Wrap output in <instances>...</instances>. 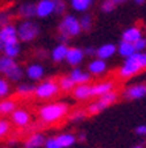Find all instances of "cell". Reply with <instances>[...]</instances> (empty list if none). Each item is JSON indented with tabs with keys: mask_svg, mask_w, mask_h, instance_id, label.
Listing matches in <instances>:
<instances>
[{
	"mask_svg": "<svg viewBox=\"0 0 146 148\" xmlns=\"http://www.w3.org/2000/svg\"><path fill=\"white\" fill-rule=\"evenodd\" d=\"M115 8H116V4H115L113 0H103V3H101V5H100L101 12H104V13L113 12V9Z\"/></svg>",
	"mask_w": 146,
	"mask_h": 148,
	"instance_id": "e575fe53",
	"label": "cell"
},
{
	"mask_svg": "<svg viewBox=\"0 0 146 148\" xmlns=\"http://www.w3.org/2000/svg\"><path fill=\"white\" fill-rule=\"evenodd\" d=\"M34 90H36V85L28 83V82H22L16 87V92H17V95H20V97L32 95V94H34Z\"/></svg>",
	"mask_w": 146,
	"mask_h": 148,
	"instance_id": "d4e9b609",
	"label": "cell"
},
{
	"mask_svg": "<svg viewBox=\"0 0 146 148\" xmlns=\"http://www.w3.org/2000/svg\"><path fill=\"white\" fill-rule=\"evenodd\" d=\"M91 87H92V97H101L103 94L113 90L115 83L112 81H101V82H97L95 85H91Z\"/></svg>",
	"mask_w": 146,
	"mask_h": 148,
	"instance_id": "2e32d148",
	"label": "cell"
},
{
	"mask_svg": "<svg viewBox=\"0 0 146 148\" xmlns=\"http://www.w3.org/2000/svg\"><path fill=\"white\" fill-rule=\"evenodd\" d=\"M67 4L65 0H54V13L57 15H63L66 12Z\"/></svg>",
	"mask_w": 146,
	"mask_h": 148,
	"instance_id": "836d02e7",
	"label": "cell"
},
{
	"mask_svg": "<svg viewBox=\"0 0 146 148\" xmlns=\"http://www.w3.org/2000/svg\"><path fill=\"white\" fill-rule=\"evenodd\" d=\"M107 107H108V106H107L100 98H97L95 102H91V103L88 105V107H87V112L91 114V115H96V114H99V112H101V111H104Z\"/></svg>",
	"mask_w": 146,
	"mask_h": 148,
	"instance_id": "4316f807",
	"label": "cell"
},
{
	"mask_svg": "<svg viewBox=\"0 0 146 148\" xmlns=\"http://www.w3.org/2000/svg\"><path fill=\"white\" fill-rule=\"evenodd\" d=\"M79 23H80V27H82V31L90 32L92 29L94 20H92V16L90 15V13H84V15L79 18Z\"/></svg>",
	"mask_w": 146,
	"mask_h": 148,
	"instance_id": "f546056e",
	"label": "cell"
},
{
	"mask_svg": "<svg viewBox=\"0 0 146 148\" xmlns=\"http://www.w3.org/2000/svg\"><path fill=\"white\" fill-rule=\"evenodd\" d=\"M46 56H48V52H46L45 49L37 50V57H38V58H46Z\"/></svg>",
	"mask_w": 146,
	"mask_h": 148,
	"instance_id": "ee69618b",
	"label": "cell"
},
{
	"mask_svg": "<svg viewBox=\"0 0 146 148\" xmlns=\"http://www.w3.org/2000/svg\"><path fill=\"white\" fill-rule=\"evenodd\" d=\"M11 131V124L8 120L0 119V139L4 138L5 135H8V132Z\"/></svg>",
	"mask_w": 146,
	"mask_h": 148,
	"instance_id": "d590c367",
	"label": "cell"
},
{
	"mask_svg": "<svg viewBox=\"0 0 146 148\" xmlns=\"http://www.w3.org/2000/svg\"><path fill=\"white\" fill-rule=\"evenodd\" d=\"M11 20H12L11 11H0V25L11 24Z\"/></svg>",
	"mask_w": 146,
	"mask_h": 148,
	"instance_id": "8d00e7d4",
	"label": "cell"
},
{
	"mask_svg": "<svg viewBox=\"0 0 146 148\" xmlns=\"http://www.w3.org/2000/svg\"><path fill=\"white\" fill-rule=\"evenodd\" d=\"M58 86H59V90H62V91H73L76 85L70 75H63V77L58 79Z\"/></svg>",
	"mask_w": 146,
	"mask_h": 148,
	"instance_id": "484cf974",
	"label": "cell"
},
{
	"mask_svg": "<svg viewBox=\"0 0 146 148\" xmlns=\"http://www.w3.org/2000/svg\"><path fill=\"white\" fill-rule=\"evenodd\" d=\"M133 45H134L136 52H145V49H146V38L142 36L141 38H138L136 42H133Z\"/></svg>",
	"mask_w": 146,
	"mask_h": 148,
	"instance_id": "74e56055",
	"label": "cell"
},
{
	"mask_svg": "<svg viewBox=\"0 0 146 148\" xmlns=\"http://www.w3.org/2000/svg\"><path fill=\"white\" fill-rule=\"evenodd\" d=\"M116 52H117V46H116L115 44H111V42L103 44L101 46L96 48V57L107 61L108 58L113 57V56L116 54Z\"/></svg>",
	"mask_w": 146,
	"mask_h": 148,
	"instance_id": "9a60e30c",
	"label": "cell"
},
{
	"mask_svg": "<svg viewBox=\"0 0 146 148\" xmlns=\"http://www.w3.org/2000/svg\"><path fill=\"white\" fill-rule=\"evenodd\" d=\"M87 110H83V108H76V110H74L73 112H70V115H69V119L71 120V122H80V120H83L86 116H87Z\"/></svg>",
	"mask_w": 146,
	"mask_h": 148,
	"instance_id": "1f68e13d",
	"label": "cell"
},
{
	"mask_svg": "<svg viewBox=\"0 0 146 148\" xmlns=\"http://www.w3.org/2000/svg\"><path fill=\"white\" fill-rule=\"evenodd\" d=\"M133 3H136L137 5H141V4L145 3V0H133Z\"/></svg>",
	"mask_w": 146,
	"mask_h": 148,
	"instance_id": "7dc6e473",
	"label": "cell"
},
{
	"mask_svg": "<svg viewBox=\"0 0 146 148\" xmlns=\"http://www.w3.org/2000/svg\"><path fill=\"white\" fill-rule=\"evenodd\" d=\"M11 92V86L9 82L7 81V78L0 77V99L8 97V94Z\"/></svg>",
	"mask_w": 146,
	"mask_h": 148,
	"instance_id": "d6a6232c",
	"label": "cell"
},
{
	"mask_svg": "<svg viewBox=\"0 0 146 148\" xmlns=\"http://www.w3.org/2000/svg\"><path fill=\"white\" fill-rule=\"evenodd\" d=\"M40 34V25L34 20H22L17 27V36L21 42H31Z\"/></svg>",
	"mask_w": 146,
	"mask_h": 148,
	"instance_id": "3957f363",
	"label": "cell"
},
{
	"mask_svg": "<svg viewBox=\"0 0 146 148\" xmlns=\"http://www.w3.org/2000/svg\"><path fill=\"white\" fill-rule=\"evenodd\" d=\"M54 13V0H38L36 4V16L45 18Z\"/></svg>",
	"mask_w": 146,
	"mask_h": 148,
	"instance_id": "30bf717a",
	"label": "cell"
},
{
	"mask_svg": "<svg viewBox=\"0 0 146 148\" xmlns=\"http://www.w3.org/2000/svg\"><path fill=\"white\" fill-rule=\"evenodd\" d=\"M117 53L124 58H128V57H130L132 54L136 53V49H134V45L132 42L121 40L119 42V45H117Z\"/></svg>",
	"mask_w": 146,
	"mask_h": 148,
	"instance_id": "603a6c76",
	"label": "cell"
},
{
	"mask_svg": "<svg viewBox=\"0 0 146 148\" xmlns=\"http://www.w3.org/2000/svg\"><path fill=\"white\" fill-rule=\"evenodd\" d=\"M17 15L24 20H31L36 16V4L33 3H22L17 8Z\"/></svg>",
	"mask_w": 146,
	"mask_h": 148,
	"instance_id": "d6986e66",
	"label": "cell"
},
{
	"mask_svg": "<svg viewBox=\"0 0 146 148\" xmlns=\"http://www.w3.org/2000/svg\"><path fill=\"white\" fill-rule=\"evenodd\" d=\"M69 75L73 78V81L75 82V85L90 83V81H91V74H90L88 71H84V70H82V69L76 68V66L71 70V73L69 74Z\"/></svg>",
	"mask_w": 146,
	"mask_h": 148,
	"instance_id": "ac0fdd59",
	"label": "cell"
},
{
	"mask_svg": "<svg viewBox=\"0 0 146 148\" xmlns=\"http://www.w3.org/2000/svg\"><path fill=\"white\" fill-rule=\"evenodd\" d=\"M58 41H59V44H67L69 41H70V37L59 33V34H58Z\"/></svg>",
	"mask_w": 146,
	"mask_h": 148,
	"instance_id": "7bdbcfd3",
	"label": "cell"
},
{
	"mask_svg": "<svg viewBox=\"0 0 146 148\" xmlns=\"http://www.w3.org/2000/svg\"><path fill=\"white\" fill-rule=\"evenodd\" d=\"M74 98L78 101H86L92 97V87L90 83H82V85H76L73 90Z\"/></svg>",
	"mask_w": 146,
	"mask_h": 148,
	"instance_id": "5bb4252c",
	"label": "cell"
},
{
	"mask_svg": "<svg viewBox=\"0 0 146 148\" xmlns=\"http://www.w3.org/2000/svg\"><path fill=\"white\" fill-rule=\"evenodd\" d=\"M99 98H100L107 106H111V105H113V103L117 101L119 95H117V92H116L115 90H111V91H108V92H105V94H103V95L99 97Z\"/></svg>",
	"mask_w": 146,
	"mask_h": 148,
	"instance_id": "4dcf8cb0",
	"label": "cell"
},
{
	"mask_svg": "<svg viewBox=\"0 0 146 148\" xmlns=\"http://www.w3.org/2000/svg\"><path fill=\"white\" fill-rule=\"evenodd\" d=\"M67 114H69V105L63 102H53V103L43 105L38 111L41 122L46 124L57 123L63 119Z\"/></svg>",
	"mask_w": 146,
	"mask_h": 148,
	"instance_id": "6da1fadb",
	"label": "cell"
},
{
	"mask_svg": "<svg viewBox=\"0 0 146 148\" xmlns=\"http://www.w3.org/2000/svg\"><path fill=\"white\" fill-rule=\"evenodd\" d=\"M11 119L12 123L17 127H28L31 124L32 116L29 114V111H26L25 108H16L11 114Z\"/></svg>",
	"mask_w": 146,
	"mask_h": 148,
	"instance_id": "9c48e42d",
	"label": "cell"
},
{
	"mask_svg": "<svg viewBox=\"0 0 146 148\" xmlns=\"http://www.w3.org/2000/svg\"><path fill=\"white\" fill-rule=\"evenodd\" d=\"M108 69V65H107L105 60H101V58H95L92 61L88 62L87 65V71H88L91 75H101L104 74Z\"/></svg>",
	"mask_w": 146,
	"mask_h": 148,
	"instance_id": "4fadbf2b",
	"label": "cell"
},
{
	"mask_svg": "<svg viewBox=\"0 0 146 148\" xmlns=\"http://www.w3.org/2000/svg\"><path fill=\"white\" fill-rule=\"evenodd\" d=\"M3 53L7 57L11 58H16L20 54V45L18 44H12V45H4L3 48Z\"/></svg>",
	"mask_w": 146,
	"mask_h": 148,
	"instance_id": "f1b7e54d",
	"label": "cell"
},
{
	"mask_svg": "<svg viewBox=\"0 0 146 148\" xmlns=\"http://www.w3.org/2000/svg\"><path fill=\"white\" fill-rule=\"evenodd\" d=\"M136 131V134H137L138 136H146V124H140V126H137V128L134 130Z\"/></svg>",
	"mask_w": 146,
	"mask_h": 148,
	"instance_id": "b9f144b4",
	"label": "cell"
},
{
	"mask_svg": "<svg viewBox=\"0 0 146 148\" xmlns=\"http://www.w3.org/2000/svg\"><path fill=\"white\" fill-rule=\"evenodd\" d=\"M25 75L32 81H40L45 75V68L38 62H33L29 64L25 69Z\"/></svg>",
	"mask_w": 146,
	"mask_h": 148,
	"instance_id": "8fae6325",
	"label": "cell"
},
{
	"mask_svg": "<svg viewBox=\"0 0 146 148\" xmlns=\"http://www.w3.org/2000/svg\"><path fill=\"white\" fill-rule=\"evenodd\" d=\"M94 0H71V8L76 12H86L92 5Z\"/></svg>",
	"mask_w": 146,
	"mask_h": 148,
	"instance_id": "83f0119b",
	"label": "cell"
},
{
	"mask_svg": "<svg viewBox=\"0 0 146 148\" xmlns=\"http://www.w3.org/2000/svg\"><path fill=\"white\" fill-rule=\"evenodd\" d=\"M113 1H115L116 5H119V4H124V3H126V1H129V0H113Z\"/></svg>",
	"mask_w": 146,
	"mask_h": 148,
	"instance_id": "bcb514c9",
	"label": "cell"
},
{
	"mask_svg": "<svg viewBox=\"0 0 146 148\" xmlns=\"http://www.w3.org/2000/svg\"><path fill=\"white\" fill-rule=\"evenodd\" d=\"M141 70H142V66H141V64H140L137 52H136L134 54H132L130 57L125 58L122 66L119 69V75L122 79H128V78H132L133 75L138 74Z\"/></svg>",
	"mask_w": 146,
	"mask_h": 148,
	"instance_id": "8992f818",
	"label": "cell"
},
{
	"mask_svg": "<svg viewBox=\"0 0 146 148\" xmlns=\"http://www.w3.org/2000/svg\"><path fill=\"white\" fill-rule=\"evenodd\" d=\"M16 110V102L13 99H0V115H9Z\"/></svg>",
	"mask_w": 146,
	"mask_h": 148,
	"instance_id": "cb8c5ba5",
	"label": "cell"
},
{
	"mask_svg": "<svg viewBox=\"0 0 146 148\" xmlns=\"http://www.w3.org/2000/svg\"><path fill=\"white\" fill-rule=\"evenodd\" d=\"M61 91L58 86V81L55 79H45L36 85L34 90V95L38 99H50L54 98L58 92Z\"/></svg>",
	"mask_w": 146,
	"mask_h": 148,
	"instance_id": "5b68a950",
	"label": "cell"
},
{
	"mask_svg": "<svg viewBox=\"0 0 146 148\" xmlns=\"http://www.w3.org/2000/svg\"><path fill=\"white\" fill-rule=\"evenodd\" d=\"M83 60H84V52H83V49H80V48H78V46L69 48L67 54H66V62L67 64L75 68L76 65H79Z\"/></svg>",
	"mask_w": 146,
	"mask_h": 148,
	"instance_id": "7c38bea8",
	"label": "cell"
},
{
	"mask_svg": "<svg viewBox=\"0 0 146 148\" xmlns=\"http://www.w3.org/2000/svg\"><path fill=\"white\" fill-rule=\"evenodd\" d=\"M0 38L3 41V45H12V44H18V36H17V27L13 24H5L0 28Z\"/></svg>",
	"mask_w": 146,
	"mask_h": 148,
	"instance_id": "52a82bcc",
	"label": "cell"
},
{
	"mask_svg": "<svg viewBox=\"0 0 146 148\" xmlns=\"http://www.w3.org/2000/svg\"><path fill=\"white\" fill-rule=\"evenodd\" d=\"M3 48H4L3 41H1V38H0V52H3Z\"/></svg>",
	"mask_w": 146,
	"mask_h": 148,
	"instance_id": "c3c4849f",
	"label": "cell"
},
{
	"mask_svg": "<svg viewBox=\"0 0 146 148\" xmlns=\"http://www.w3.org/2000/svg\"><path fill=\"white\" fill-rule=\"evenodd\" d=\"M146 97V85L145 83H136L130 85L129 87L124 90V98L132 99V101H137L142 99Z\"/></svg>",
	"mask_w": 146,
	"mask_h": 148,
	"instance_id": "ba28073f",
	"label": "cell"
},
{
	"mask_svg": "<svg viewBox=\"0 0 146 148\" xmlns=\"http://www.w3.org/2000/svg\"><path fill=\"white\" fill-rule=\"evenodd\" d=\"M137 56L142 69H146V52H137Z\"/></svg>",
	"mask_w": 146,
	"mask_h": 148,
	"instance_id": "60d3db41",
	"label": "cell"
},
{
	"mask_svg": "<svg viewBox=\"0 0 146 148\" xmlns=\"http://www.w3.org/2000/svg\"><path fill=\"white\" fill-rule=\"evenodd\" d=\"M86 138H87V136H86L84 132H79L76 135V140H79V142H82V143L86 142Z\"/></svg>",
	"mask_w": 146,
	"mask_h": 148,
	"instance_id": "f6af8a7d",
	"label": "cell"
},
{
	"mask_svg": "<svg viewBox=\"0 0 146 148\" xmlns=\"http://www.w3.org/2000/svg\"><path fill=\"white\" fill-rule=\"evenodd\" d=\"M83 52H84V56H90V57H94V56H96V48L92 45H87L83 49Z\"/></svg>",
	"mask_w": 146,
	"mask_h": 148,
	"instance_id": "ab89813d",
	"label": "cell"
},
{
	"mask_svg": "<svg viewBox=\"0 0 146 148\" xmlns=\"http://www.w3.org/2000/svg\"><path fill=\"white\" fill-rule=\"evenodd\" d=\"M132 148H143V147H142V145H141V144H137V145H133V147H132Z\"/></svg>",
	"mask_w": 146,
	"mask_h": 148,
	"instance_id": "f907efd6",
	"label": "cell"
},
{
	"mask_svg": "<svg viewBox=\"0 0 146 148\" xmlns=\"http://www.w3.org/2000/svg\"><path fill=\"white\" fill-rule=\"evenodd\" d=\"M0 74H3L7 79H11L13 82H18L24 77V70L21 66L15 61V58L1 56L0 57Z\"/></svg>",
	"mask_w": 146,
	"mask_h": 148,
	"instance_id": "7a4b0ae2",
	"label": "cell"
},
{
	"mask_svg": "<svg viewBox=\"0 0 146 148\" xmlns=\"http://www.w3.org/2000/svg\"><path fill=\"white\" fill-rule=\"evenodd\" d=\"M45 135L41 132H34L32 135L28 136V139L24 142V147L25 148H40L45 144Z\"/></svg>",
	"mask_w": 146,
	"mask_h": 148,
	"instance_id": "e0dca14e",
	"label": "cell"
},
{
	"mask_svg": "<svg viewBox=\"0 0 146 148\" xmlns=\"http://www.w3.org/2000/svg\"><path fill=\"white\" fill-rule=\"evenodd\" d=\"M55 139H57V142L61 148H69L78 142V140H76V135H74V134H71V132L59 134L58 136H55Z\"/></svg>",
	"mask_w": 146,
	"mask_h": 148,
	"instance_id": "7402d4cb",
	"label": "cell"
},
{
	"mask_svg": "<svg viewBox=\"0 0 146 148\" xmlns=\"http://www.w3.org/2000/svg\"><path fill=\"white\" fill-rule=\"evenodd\" d=\"M142 37V29L138 27H129L122 32V38L121 40L128 41V42H136L138 38Z\"/></svg>",
	"mask_w": 146,
	"mask_h": 148,
	"instance_id": "ffe728a7",
	"label": "cell"
},
{
	"mask_svg": "<svg viewBox=\"0 0 146 148\" xmlns=\"http://www.w3.org/2000/svg\"><path fill=\"white\" fill-rule=\"evenodd\" d=\"M58 32L61 34H65V36H69L70 38L79 36L82 33L79 18L75 17L74 15H65L58 25Z\"/></svg>",
	"mask_w": 146,
	"mask_h": 148,
	"instance_id": "277c9868",
	"label": "cell"
},
{
	"mask_svg": "<svg viewBox=\"0 0 146 148\" xmlns=\"http://www.w3.org/2000/svg\"><path fill=\"white\" fill-rule=\"evenodd\" d=\"M43 147L45 148H61L59 147V144H58L57 139L55 138H49L45 140V144H43Z\"/></svg>",
	"mask_w": 146,
	"mask_h": 148,
	"instance_id": "f35d334b",
	"label": "cell"
},
{
	"mask_svg": "<svg viewBox=\"0 0 146 148\" xmlns=\"http://www.w3.org/2000/svg\"><path fill=\"white\" fill-rule=\"evenodd\" d=\"M15 143H16V139H12V140H9L8 142V144L11 145V144H15Z\"/></svg>",
	"mask_w": 146,
	"mask_h": 148,
	"instance_id": "681fc988",
	"label": "cell"
},
{
	"mask_svg": "<svg viewBox=\"0 0 146 148\" xmlns=\"http://www.w3.org/2000/svg\"><path fill=\"white\" fill-rule=\"evenodd\" d=\"M67 50H69V46L66 44H58V45H55L52 49L50 57H52V60L54 62H61L63 60H66Z\"/></svg>",
	"mask_w": 146,
	"mask_h": 148,
	"instance_id": "44dd1931",
	"label": "cell"
}]
</instances>
